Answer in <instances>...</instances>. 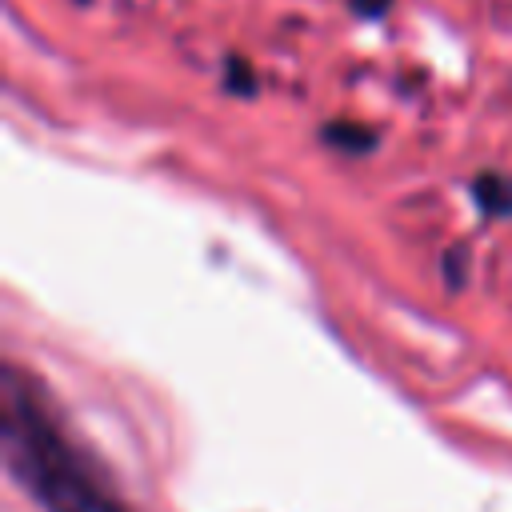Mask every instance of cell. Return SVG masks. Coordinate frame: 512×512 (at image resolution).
<instances>
[{
  "label": "cell",
  "mask_w": 512,
  "mask_h": 512,
  "mask_svg": "<svg viewBox=\"0 0 512 512\" xmlns=\"http://www.w3.org/2000/svg\"><path fill=\"white\" fill-rule=\"evenodd\" d=\"M4 456L12 476L40 500L44 512H128L76 456V448L52 428L32 392L8 372L4 392Z\"/></svg>",
  "instance_id": "1"
},
{
  "label": "cell",
  "mask_w": 512,
  "mask_h": 512,
  "mask_svg": "<svg viewBox=\"0 0 512 512\" xmlns=\"http://www.w3.org/2000/svg\"><path fill=\"white\" fill-rule=\"evenodd\" d=\"M472 196L484 208V216H508L512 212V176L508 172H480L472 180Z\"/></svg>",
  "instance_id": "2"
},
{
  "label": "cell",
  "mask_w": 512,
  "mask_h": 512,
  "mask_svg": "<svg viewBox=\"0 0 512 512\" xmlns=\"http://www.w3.org/2000/svg\"><path fill=\"white\" fill-rule=\"evenodd\" d=\"M228 88H232V92H240V96L256 92V76L244 68V60H240V56H232V60H228Z\"/></svg>",
  "instance_id": "4"
},
{
  "label": "cell",
  "mask_w": 512,
  "mask_h": 512,
  "mask_svg": "<svg viewBox=\"0 0 512 512\" xmlns=\"http://www.w3.org/2000/svg\"><path fill=\"white\" fill-rule=\"evenodd\" d=\"M388 4H392V0H352V8H356L360 16H384Z\"/></svg>",
  "instance_id": "5"
},
{
  "label": "cell",
  "mask_w": 512,
  "mask_h": 512,
  "mask_svg": "<svg viewBox=\"0 0 512 512\" xmlns=\"http://www.w3.org/2000/svg\"><path fill=\"white\" fill-rule=\"evenodd\" d=\"M324 140H328L332 148H340V152L360 156V152H372V148H376V128L356 124V120H328V124H324Z\"/></svg>",
  "instance_id": "3"
}]
</instances>
